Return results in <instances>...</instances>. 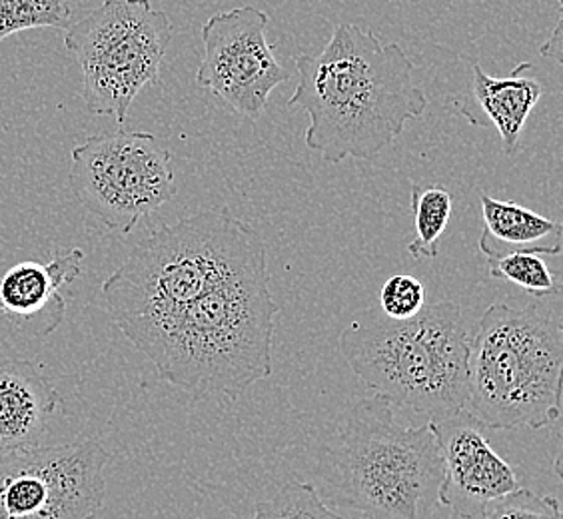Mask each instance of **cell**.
I'll use <instances>...</instances> for the list:
<instances>
[{"instance_id": "cell-1", "label": "cell", "mask_w": 563, "mask_h": 519, "mask_svg": "<svg viewBox=\"0 0 563 519\" xmlns=\"http://www.w3.org/2000/svg\"><path fill=\"white\" fill-rule=\"evenodd\" d=\"M294 65L298 85L288 104L308 114L303 141L325 164L372 161L428 109L400 44L350 22L338 24L320 55H298Z\"/></svg>"}, {"instance_id": "cell-2", "label": "cell", "mask_w": 563, "mask_h": 519, "mask_svg": "<svg viewBox=\"0 0 563 519\" xmlns=\"http://www.w3.org/2000/svg\"><path fill=\"white\" fill-rule=\"evenodd\" d=\"M268 280V268H261L227 281L129 342L174 388L196 398L240 396L272 374L278 303Z\"/></svg>"}, {"instance_id": "cell-3", "label": "cell", "mask_w": 563, "mask_h": 519, "mask_svg": "<svg viewBox=\"0 0 563 519\" xmlns=\"http://www.w3.org/2000/svg\"><path fill=\"white\" fill-rule=\"evenodd\" d=\"M268 268L261 232L220 210L154 230L102 284L120 332L131 335L230 280Z\"/></svg>"}, {"instance_id": "cell-4", "label": "cell", "mask_w": 563, "mask_h": 519, "mask_svg": "<svg viewBox=\"0 0 563 519\" xmlns=\"http://www.w3.org/2000/svg\"><path fill=\"white\" fill-rule=\"evenodd\" d=\"M322 476L340 506L364 519H432L444 462L430 423L404 426L372 396L344 413L322 454Z\"/></svg>"}, {"instance_id": "cell-5", "label": "cell", "mask_w": 563, "mask_h": 519, "mask_svg": "<svg viewBox=\"0 0 563 519\" xmlns=\"http://www.w3.org/2000/svg\"><path fill=\"white\" fill-rule=\"evenodd\" d=\"M472 330L454 302L426 303L410 320L369 314L346 325L340 352L350 369L391 406L440 422L466 408Z\"/></svg>"}, {"instance_id": "cell-6", "label": "cell", "mask_w": 563, "mask_h": 519, "mask_svg": "<svg viewBox=\"0 0 563 519\" xmlns=\"http://www.w3.org/2000/svg\"><path fill=\"white\" fill-rule=\"evenodd\" d=\"M558 308L492 303L472 332L464 410L489 430H540L562 416Z\"/></svg>"}, {"instance_id": "cell-7", "label": "cell", "mask_w": 563, "mask_h": 519, "mask_svg": "<svg viewBox=\"0 0 563 519\" xmlns=\"http://www.w3.org/2000/svg\"><path fill=\"white\" fill-rule=\"evenodd\" d=\"M170 41L173 22L151 0H104L68 26L65 46L80 66L87 109L124 124L142 88L158 80Z\"/></svg>"}, {"instance_id": "cell-8", "label": "cell", "mask_w": 563, "mask_h": 519, "mask_svg": "<svg viewBox=\"0 0 563 519\" xmlns=\"http://www.w3.org/2000/svg\"><path fill=\"white\" fill-rule=\"evenodd\" d=\"M70 186L104 227L131 234L142 218L170 202L178 188L173 152L151 132L90 136L73 151Z\"/></svg>"}, {"instance_id": "cell-9", "label": "cell", "mask_w": 563, "mask_h": 519, "mask_svg": "<svg viewBox=\"0 0 563 519\" xmlns=\"http://www.w3.org/2000/svg\"><path fill=\"white\" fill-rule=\"evenodd\" d=\"M110 454L97 440L36 445L0 457V519H95Z\"/></svg>"}, {"instance_id": "cell-10", "label": "cell", "mask_w": 563, "mask_h": 519, "mask_svg": "<svg viewBox=\"0 0 563 519\" xmlns=\"http://www.w3.org/2000/svg\"><path fill=\"white\" fill-rule=\"evenodd\" d=\"M268 24L261 9L236 7L212 14L202 26L205 56L196 82L249 120L261 119L272 90L290 80L268 43Z\"/></svg>"}, {"instance_id": "cell-11", "label": "cell", "mask_w": 563, "mask_h": 519, "mask_svg": "<svg viewBox=\"0 0 563 519\" xmlns=\"http://www.w3.org/2000/svg\"><path fill=\"white\" fill-rule=\"evenodd\" d=\"M428 423L444 462L440 506L452 509L457 518L484 519L489 501L520 489L516 470L492 448L484 426L466 410Z\"/></svg>"}, {"instance_id": "cell-12", "label": "cell", "mask_w": 563, "mask_h": 519, "mask_svg": "<svg viewBox=\"0 0 563 519\" xmlns=\"http://www.w3.org/2000/svg\"><path fill=\"white\" fill-rule=\"evenodd\" d=\"M82 262L85 252L73 249L56 254L48 264L19 262L0 272V316L24 334H53L66 314L60 290L82 274Z\"/></svg>"}, {"instance_id": "cell-13", "label": "cell", "mask_w": 563, "mask_h": 519, "mask_svg": "<svg viewBox=\"0 0 563 519\" xmlns=\"http://www.w3.org/2000/svg\"><path fill=\"white\" fill-rule=\"evenodd\" d=\"M60 404V394L33 362L0 360V457L41 445Z\"/></svg>"}, {"instance_id": "cell-14", "label": "cell", "mask_w": 563, "mask_h": 519, "mask_svg": "<svg viewBox=\"0 0 563 519\" xmlns=\"http://www.w3.org/2000/svg\"><path fill=\"white\" fill-rule=\"evenodd\" d=\"M533 66L521 63L506 78L489 76L479 65L472 68V95L486 122H492L501 136L506 156L520 148V136L536 104L543 95V85L530 75Z\"/></svg>"}, {"instance_id": "cell-15", "label": "cell", "mask_w": 563, "mask_h": 519, "mask_svg": "<svg viewBox=\"0 0 563 519\" xmlns=\"http://www.w3.org/2000/svg\"><path fill=\"white\" fill-rule=\"evenodd\" d=\"M482 217L486 228L477 246L486 258L511 252H530L538 256L562 254L563 228L552 218L489 195H482Z\"/></svg>"}, {"instance_id": "cell-16", "label": "cell", "mask_w": 563, "mask_h": 519, "mask_svg": "<svg viewBox=\"0 0 563 519\" xmlns=\"http://www.w3.org/2000/svg\"><path fill=\"white\" fill-rule=\"evenodd\" d=\"M412 214L416 239L408 244L413 260H433L440 254V239L452 218L454 198L442 186L412 185Z\"/></svg>"}, {"instance_id": "cell-17", "label": "cell", "mask_w": 563, "mask_h": 519, "mask_svg": "<svg viewBox=\"0 0 563 519\" xmlns=\"http://www.w3.org/2000/svg\"><path fill=\"white\" fill-rule=\"evenodd\" d=\"M488 272L496 280L509 281L536 298H555L562 292V280L550 270L543 256L530 252H511L486 258Z\"/></svg>"}, {"instance_id": "cell-18", "label": "cell", "mask_w": 563, "mask_h": 519, "mask_svg": "<svg viewBox=\"0 0 563 519\" xmlns=\"http://www.w3.org/2000/svg\"><path fill=\"white\" fill-rule=\"evenodd\" d=\"M68 0H0V43L33 29H68Z\"/></svg>"}, {"instance_id": "cell-19", "label": "cell", "mask_w": 563, "mask_h": 519, "mask_svg": "<svg viewBox=\"0 0 563 519\" xmlns=\"http://www.w3.org/2000/svg\"><path fill=\"white\" fill-rule=\"evenodd\" d=\"M252 519H346L324 504L312 484L288 482L271 499L258 501Z\"/></svg>"}, {"instance_id": "cell-20", "label": "cell", "mask_w": 563, "mask_h": 519, "mask_svg": "<svg viewBox=\"0 0 563 519\" xmlns=\"http://www.w3.org/2000/svg\"><path fill=\"white\" fill-rule=\"evenodd\" d=\"M484 519H562V506L553 496H538L520 487L486 506Z\"/></svg>"}, {"instance_id": "cell-21", "label": "cell", "mask_w": 563, "mask_h": 519, "mask_svg": "<svg viewBox=\"0 0 563 519\" xmlns=\"http://www.w3.org/2000/svg\"><path fill=\"white\" fill-rule=\"evenodd\" d=\"M382 312L390 320H410L426 306V288L410 274H398L384 281L379 292Z\"/></svg>"}, {"instance_id": "cell-22", "label": "cell", "mask_w": 563, "mask_h": 519, "mask_svg": "<svg viewBox=\"0 0 563 519\" xmlns=\"http://www.w3.org/2000/svg\"><path fill=\"white\" fill-rule=\"evenodd\" d=\"M562 9H560V16H558V22H555V26H553V33L545 44H543L542 48H540V55L548 56V58H552L555 60L558 65L562 63Z\"/></svg>"}]
</instances>
